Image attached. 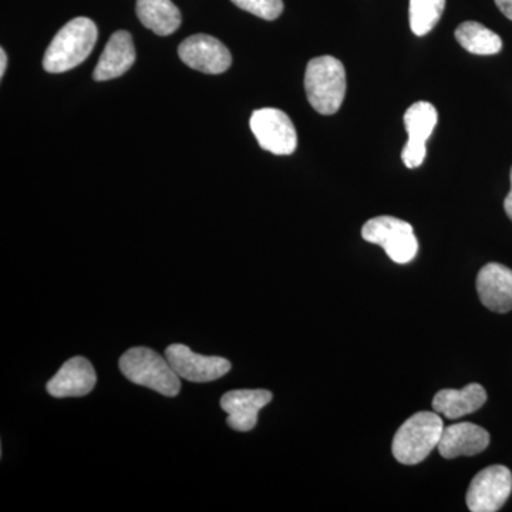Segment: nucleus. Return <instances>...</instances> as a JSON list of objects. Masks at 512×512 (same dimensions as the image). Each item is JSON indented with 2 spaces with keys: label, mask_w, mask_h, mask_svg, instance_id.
I'll list each match as a JSON object with an SVG mask.
<instances>
[{
  "label": "nucleus",
  "mask_w": 512,
  "mask_h": 512,
  "mask_svg": "<svg viewBox=\"0 0 512 512\" xmlns=\"http://www.w3.org/2000/svg\"><path fill=\"white\" fill-rule=\"evenodd\" d=\"M362 237L370 244L382 247L387 256L400 265L412 262L419 251L412 225L387 215L367 221L363 225Z\"/></svg>",
  "instance_id": "5"
},
{
  "label": "nucleus",
  "mask_w": 512,
  "mask_h": 512,
  "mask_svg": "<svg viewBox=\"0 0 512 512\" xmlns=\"http://www.w3.org/2000/svg\"><path fill=\"white\" fill-rule=\"evenodd\" d=\"M446 0H410V28L416 36H424L439 23Z\"/></svg>",
  "instance_id": "19"
},
{
  "label": "nucleus",
  "mask_w": 512,
  "mask_h": 512,
  "mask_svg": "<svg viewBox=\"0 0 512 512\" xmlns=\"http://www.w3.org/2000/svg\"><path fill=\"white\" fill-rule=\"evenodd\" d=\"M165 357L181 379L192 383L214 382L231 370V363L224 357L198 355L180 343L168 346Z\"/></svg>",
  "instance_id": "8"
},
{
  "label": "nucleus",
  "mask_w": 512,
  "mask_h": 512,
  "mask_svg": "<svg viewBox=\"0 0 512 512\" xmlns=\"http://www.w3.org/2000/svg\"><path fill=\"white\" fill-rule=\"evenodd\" d=\"M121 373L130 382L147 387L167 397H175L181 390V377L175 373L167 357L150 348H133L120 357Z\"/></svg>",
  "instance_id": "4"
},
{
  "label": "nucleus",
  "mask_w": 512,
  "mask_h": 512,
  "mask_svg": "<svg viewBox=\"0 0 512 512\" xmlns=\"http://www.w3.org/2000/svg\"><path fill=\"white\" fill-rule=\"evenodd\" d=\"M136 60L133 37L126 30H119L110 37L106 49L101 53L93 77L97 82L117 79L131 69Z\"/></svg>",
  "instance_id": "15"
},
{
  "label": "nucleus",
  "mask_w": 512,
  "mask_h": 512,
  "mask_svg": "<svg viewBox=\"0 0 512 512\" xmlns=\"http://www.w3.org/2000/svg\"><path fill=\"white\" fill-rule=\"evenodd\" d=\"M97 383L96 370L86 357L76 356L67 360L59 372L47 382V393L56 399L83 397L94 389Z\"/></svg>",
  "instance_id": "12"
},
{
  "label": "nucleus",
  "mask_w": 512,
  "mask_h": 512,
  "mask_svg": "<svg viewBox=\"0 0 512 512\" xmlns=\"http://www.w3.org/2000/svg\"><path fill=\"white\" fill-rule=\"evenodd\" d=\"M137 16L158 36H170L181 25V13L171 0H137Z\"/></svg>",
  "instance_id": "17"
},
{
  "label": "nucleus",
  "mask_w": 512,
  "mask_h": 512,
  "mask_svg": "<svg viewBox=\"0 0 512 512\" xmlns=\"http://www.w3.org/2000/svg\"><path fill=\"white\" fill-rule=\"evenodd\" d=\"M477 292L485 308L495 313L512 311V269L487 264L477 276Z\"/></svg>",
  "instance_id": "13"
},
{
  "label": "nucleus",
  "mask_w": 512,
  "mask_h": 512,
  "mask_svg": "<svg viewBox=\"0 0 512 512\" xmlns=\"http://www.w3.org/2000/svg\"><path fill=\"white\" fill-rule=\"evenodd\" d=\"M305 90L313 109L323 116L338 113L346 96V70L332 56L312 59L306 67Z\"/></svg>",
  "instance_id": "2"
},
{
  "label": "nucleus",
  "mask_w": 512,
  "mask_h": 512,
  "mask_svg": "<svg viewBox=\"0 0 512 512\" xmlns=\"http://www.w3.org/2000/svg\"><path fill=\"white\" fill-rule=\"evenodd\" d=\"M444 423L439 413L420 412L404 421L394 434L392 451L399 463L414 466L430 456L439 447Z\"/></svg>",
  "instance_id": "3"
},
{
  "label": "nucleus",
  "mask_w": 512,
  "mask_h": 512,
  "mask_svg": "<svg viewBox=\"0 0 512 512\" xmlns=\"http://www.w3.org/2000/svg\"><path fill=\"white\" fill-rule=\"evenodd\" d=\"M495 5L504 13L505 18L512 20V0H495Z\"/></svg>",
  "instance_id": "21"
},
{
  "label": "nucleus",
  "mask_w": 512,
  "mask_h": 512,
  "mask_svg": "<svg viewBox=\"0 0 512 512\" xmlns=\"http://www.w3.org/2000/svg\"><path fill=\"white\" fill-rule=\"evenodd\" d=\"M456 39L467 52L478 56L497 55L503 49V40L478 22H464L456 30Z\"/></svg>",
  "instance_id": "18"
},
{
  "label": "nucleus",
  "mask_w": 512,
  "mask_h": 512,
  "mask_svg": "<svg viewBox=\"0 0 512 512\" xmlns=\"http://www.w3.org/2000/svg\"><path fill=\"white\" fill-rule=\"evenodd\" d=\"M231 2L239 9L265 20L278 19L284 12L282 0H231Z\"/></svg>",
  "instance_id": "20"
},
{
  "label": "nucleus",
  "mask_w": 512,
  "mask_h": 512,
  "mask_svg": "<svg viewBox=\"0 0 512 512\" xmlns=\"http://www.w3.org/2000/svg\"><path fill=\"white\" fill-rule=\"evenodd\" d=\"M6 67H8V56L5 49L0 50V77L5 76Z\"/></svg>",
  "instance_id": "23"
},
{
  "label": "nucleus",
  "mask_w": 512,
  "mask_h": 512,
  "mask_svg": "<svg viewBox=\"0 0 512 512\" xmlns=\"http://www.w3.org/2000/svg\"><path fill=\"white\" fill-rule=\"evenodd\" d=\"M97 35L99 32L92 19L70 20L47 47L43 69L47 73H64L79 66L93 52Z\"/></svg>",
  "instance_id": "1"
},
{
  "label": "nucleus",
  "mask_w": 512,
  "mask_h": 512,
  "mask_svg": "<svg viewBox=\"0 0 512 512\" xmlns=\"http://www.w3.org/2000/svg\"><path fill=\"white\" fill-rule=\"evenodd\" d=\"M178 55L188 67L205 74L227 72L232 56L220 40L208 35H194L178 47Z\"/></svg>",
  "instance_id": "10"
},
{
  "label": "nucleus",
  "mask_w": 512,
  "mask_h": 512,
  "mask_svg": "<svg viewBox=\"0 0 512 512\" xmlns=\"http://www.w3.org/2000/svg\"><path fill=\"white\" fill-rule=\"evenodd\" d=\"M510 180H511V191H510V194L507 195V198H505L504 210H505V214H507L508 218H510V220L512 221V168H511Z\"/></svg>",
  "instance_id": "22"
},
{
  "label": "nucleus",
  "mask_w": 512,
  "mask_h": 512,
  "mask_svg": "<svg viewBox=\"0 0 512 512\" xmlns=\"http://www.w3.org/2000/svg\"><path fill=\"white\" fill-rule=\"evenodd\" d=\"M259 146L275 156H291L298 147L295 126L288 114L278 109L255 110L249 120Z\"/></svg>",
  "instance_id": "6"
},
{
  "label": "nucleus",
  "mask_w": 512,
  "mask_h": 512,
  "mask_svg": "<svg viewBox=\"0 0 512 512\" xmlns=\"http://www.w3.org/2000/svg\"><path fill=\"white\" fill-rule=\"evenodd\" d=\"M272 402L269 390H232L221 397V409L228 414L227 424L235 431H251L258 423L259 410Z\"/></svg>",
  "instance_id": "11"
},
{
  "label": "nucleus",
  "mask_w": 512,
  "mask_h": 512,
  "mask_svg": "<svg viewBox=\"0 0 512 512\" xmlns=\"http://www.w3.org/2000/svg\"><path fill=\"white\" fill-rule=\"evenodd\" d=\"M487 402V392L481 384H467L463 389H444L434 396V412L447 417L450 420H457L480 410Z\"/></svg>",
  "instance_id": "16"
},
{
  "label": "nucleus",
  "mask_w": 512,
  "mask_h": 512,
  "mask_svg": "<svg viewBox=\"0 0 512 512\" xmlns=\"http://www.w3.org/2000/svg\"><path fill=\"white\" fill-rule=\"evenodd\" d=\"M512 491V474L507 467L484 468L471 481L467 507L471 512H497L507 503Z\"/></svg>",
  "instance_id": "7"
},
{
  "label": "nucleus",
  "mask_w": 512,
  "mask_h": 512,
  "mask_svg": "<svg viewBox=\"0 0 512 512\" xmlns=\"http://www.w3.org/2000/svg\"><path fill=\"white\" fill-rule=\"evenodd\" d=\"M439 114L436 107L427 101H417L404 113L409 141L403 148L402 160L407 168H417L426 158V141L437 126Z\"/></svg>",
  "instance_id": "9"
},
{
  "label": "nucleus",
  "mask_w": 512,
  "mask_h": 512,
  "mask_svg": "<svg viewBox=\"0 0 512 512\" xmlns=\"http://www.w3.org/2000/svg\"><path fill=\"white\" fill-rule=\"evenodd\" d=\"M490 446V434L473 423H458L444 427L439 443L441 457H471L483 453Z\"/></svg>",
  "instance_id": "14"
}]
</instances>
